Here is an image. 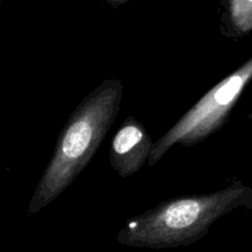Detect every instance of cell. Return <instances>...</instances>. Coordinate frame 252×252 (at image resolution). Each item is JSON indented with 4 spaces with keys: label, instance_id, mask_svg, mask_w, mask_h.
I'll return each instance as SVG.
<instances>
[{
    "label": "cell",
    "instance_id": "obj_3",
    "mask_svg": "<svg viewBox=\"0 0 252 252\" xmlns=\"http://www.w3.org/2000/svg\"><path fill=\"white\" fill-rule=\"evenodd\" d=\"M252 79V58L207 93L184 117L154 143L148 164L154 166L174 145L191 147L224 125Z\"/></svg>",
    "mask_w": 252,
    "mask_h": 252
},
{
    "label": "cell",
    "instance_id": "obj_4",
    "mask_svg": "<svg viewBox=\"0 0 252 252\" xmlns=\"http://www.w3.org/2000/svg\"><path fill=\"white\" fill-rule=\"evenodd\" d=\"M153 147L154 143L144 127L133 118L126 120L112 140L111 165L120 176H132L149 160Z\"/></svg>",
    "mask_w": 252,
    "mask_h": 252
},
{
    "label": "cell",
    "instance_id": "obj_5",
    "mask_svg": "<svg viewBox=\"0 0 252 252\" xmlns=\"http://www.w3.org/2000/svg\"><path fill=\"white\" fill-rule=\"evenodd\" d=\"M229 17L239 34L252 31V0H229Z\"/></svg>",
    "mask_w": 252,
    "mask_h": 252
},
{
    "label": "cell",
    "instance_id": "obj_2",
    "mask_svg": "<svg viewBox=\"0 0 252 252\" xmlns=\"http://www.w3.org/2000/svg\"><path fill=\"white\" fill-rule=\"evenodd\" d=\"M122 94L120 80H106L71 113L30 201L29 214L37 213L58 198L93 159L120 111Z\"/></svg>",
    "mask_w": 252,
    "mask_h": 252
},
{
    "label": "cell",
    "instance_id": "obj_1",
    "mask_svg": "<svg viewBox=\"0 0 252 252\" xmlns=\"http://www.w3.org/2000/svg\"><path fill=\"white\" fill-rule=\"evenodd\" d=\"M252 209V189L233 184L220 191L162 202L129 219L116 240L128 248L177 249L207 235L221 217L238 208Z\"/></svg>",
    "mask_w": 252,
    "mask_h": 252
}]
</instances>
